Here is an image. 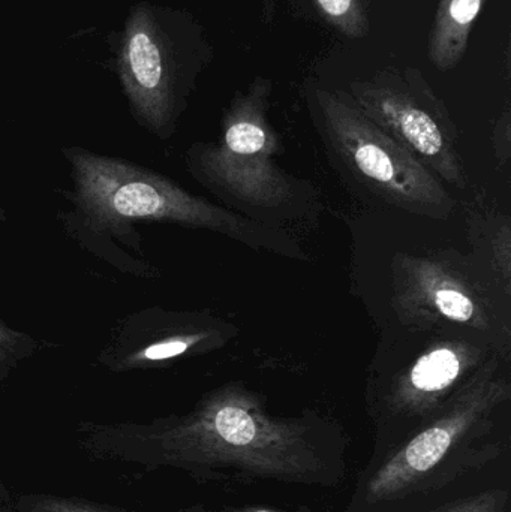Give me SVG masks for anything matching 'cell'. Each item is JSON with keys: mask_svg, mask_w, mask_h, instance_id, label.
Here are the masks:
<instances>
[{"mask_svg": "<svg viewBox=\"0 0 511 512\" xmlns=\"http://www.w3.org/2000/svg\"><path fill=\"white\" fill-rule=\"evenodd\" d=\"M87 456L174 469L198 484H284L336 489L348 477L347 433L317 412L276 415L263 394L230 382L204 394L191 411L149 423H83Z\"/></svg>", "mask_w": 511, "mask_h": 512, "instance_id": "cell-1", "label": "cell"}, {"mask_svg": "<svg viewBox=\"0 0 511 512\" xmlns=\"http://www.w3.org/2000/svg\"><path fill=\"white\" fill-rule=\"evenodd\" d=\"M486 370L443 412L357 475L342 512H423L511 477V381Z\"/></svg>", "mask_w": 511, "mask_h": 512, "instance_id": "cell-2", "label": "cell"}, {"mask_svg": "<svg viewBox=\"0 0 511 512\" xmlns=\"http://www.w3.org/2000/svg\"><path fill=\"white\" fill-rule=\"evenodd\" d=\"M71 167L69 212L60 215L66 234L81 248L117 270L152 279L158 270L146 259L138 224H173L206 230L242 243L254 251L308 261L296 239L275 225L218 206L155 171L126 159L66 147Z\"/></svg>", "mask_w": 511, "mask_h": 512, "instance_id": "cell-3", "label": "cell"}, {"mask_svg": "<svg viewBox=\"0 0 511 512\" xmlns=\"http://www.w3.org/2000/svg\"><path fill=\"white\" fill-rule=\"evenodd\" d=\"M209 59L203 27L189 12L135 3L116 42V74L135 122L170 138Z\"/></svg>", "mask_w": 511, "mask_h": 512, "instance_id": "cell-4", "label": "cell"}, {"mask_svg": "<svg viewBox=\"0 0 511 512\" xmlns=\"http://www.w3.org/2000/svg\"><path fill=\"white\" fill-rule=\"evenodd\" d=\"M269 78L255 77L225 111L215 143H197L186 153L189 173L222 200L264 215L297 213L306 183L285 173L276 156L281 140L269 122Z\"/></svg>", "mask_w": 511, "mask_h": 512, "instance_id": "cell-5", "label": "cell"}, {"mask_svg": "<svg viewBox=\"0 0 511 512\" xmlns=\"http://www.w3.org/2000/svg\"><path fill=\"white\" fill-rule=\"evenodd\" d=\"M392 307L414 331L465 334L489 343L504 361L511 352L510 303L471 261L453 249L396 254Z\"/></svg>", "mask_w": 511, "mask_h": 512, "instance_id": "cell-6", "label": "cell"}, {"mask_svg": "<svg viewBox=\"0 0 511 512\" xmlns=\"http://www.w3.org/2000/svg\"><path fill=\"white\" fill-rule=\"evenodd\" d=\"M500 361L503 358L483 340L438 333L416 357L378 376L366 391V409L374 427L369 459L383 456L437 417Z\"/></svg>", "mask_w": 511, "mask_h": 512, "instance_id": "cell-7", "label": "cell"}, {"mask_svg": "<svg viewBox=\"0 0 511 512\" xmlns=\"http://www.w3.org/2000/svg\"><path fill=\"white\" fill-rule=\"evenodd\" d=\"M311 105L330 149L372 194L411 215L435 221L453 215L456 201L443 183L371 122L348 93L314 89Z\"/></svg>", "mask_w": 511, "mask_h": 512, "instance_id": "cell-8", "label": "cell"}, {"mask_svg": "<svg viewBox=\"0 0 511 512\" xmlns=\"http://www.w3.org/2000/svg\"><path fill=\"white\" fill-rule=\"evenodd\" d=\"M353 104L401 144L440 182L465 189L468 174L458 147V129L443 99L422 71L387 66L350 84Z\"/></svg>", "mask_w": 511, "mask_h": 512, "instance_id": "cell-9", "label": "cell"}, {"mask_svg": "<svg viewBox=\"0 0 511 512\" xmlns=\"http://www.w3.org/2000/svg\"><path fill=\"white\" fill-rule=\"evenodd\" d=\"M237 333L236 325L212 312L149 307L123 319L98 361L114 373L161 369L219 351Z\"/></svg>", "mask_w": 511, "mask_h": 512, "instance_id": "cell-10", "label": "cell"}, {"mask_svg": "<svg viewBox=\"0 0 511 512\" xmlns=\"http://www.w3.org/2000/svg\"><path fill=\"white\" fill-rule=\"evenodd\" d=\"M470 259L507 303L511 300V219L483 200L465 204Z\"/></svg>", "mask_w": 511, "mask_h": 512, "instance_id": "cell-11", "label": "cell"}, {"mask_svg": "<svg viewBox=\"0 0 511 512\" xmlns=\"http://www.w3.org/2000/svg\"><path fill=\"white\" fill-rule=\"evenodd\" d=\"M486 0H440L428 42V56L440 71L455 69L467 53L471 30Z\"/></svg>", "mask_w": 511, "mask_h": 512, "instance_id": "cell-12", "label": "cell"}, {"mask_svg": "<svg viewBox=\"0 0 511 512\" xmlns=\"http://www.w3.org/2000/svg\"><path fill=\"white\" fill-rule=\"evenodd\" d=\"M324 20L341 35L351 39L365 38L369 17L363 0H314Z\"/></svg>", "mask_w": 511, "mask_h": 512, "instance_id": "cell-13", "label": "cell"}, {"mask_svg": "<svg viewBox=\"0 0 511 512\" xmlns=\"http://www.w3.org/2000/svg\"><path fill=\"white\" fill-rule=\"evenodd\" d=\"M14 512H123L108 505L81 498L27 493L14 504Z\"/></svg>", "mask_w": 511, "mask_h": 512, "instance_id": "cell-14", "label": "cell"}, {"mask_svg": "<svg viewBox=\"0 0 511 512\" xmlns=\"http://www.w3.org/2000/svg\"><path fill=\"white\" fill-rule=\"evenodd\" d=\"M38 348V343L29 334L21 333L0 321V385L29 358Z\"/></svg>", "mask_w": 511, "mask_h": 512, "instance_id": "cell-15", "label": "cell"}, {"mask_svg": "<svg viewBox=\"0 0 511 512\" xmlns=\"http://www.w3.org/2000/svg\"><path fill=\"white\" fill-rule=\"evenodd\" d=\"M492 150L498 165L509 164L511 156V107L507 102L492 128Z\"/></svg>", "mask_w": 511, "mask_h": 512, "instance_id": "cell-16", "label": "cell"}, {"mask_svg": "<svg viewBox=\"0 0 511 512\" xmlns=\"http://www.w3.org/2000/svg\"><path fill=\"white\" fill-rule=\"evenodd\" d=\"M507 478H504V480H507ZM504 480L497 481V483L491 484V486L483 487V489L468 493V495L461 496V498L455 499V501L438 505V507H434L431 508V510L423 512H476L480 507H482L483 502L486 501L491 490L494 489L498 483H501V481Z\"/></svg>", "mask_w": 511, "mask_h": 512, "instance_id": "cell-17", "label": "cell"}, {"mask_svg": "<svg viewBox=\"0 0 511 512\" xmlns=\"http://www.w3.org/2000/svg\"><path fill=\"white\" fill-rule=\"evenodd\" d=\"M476 512H511V478L498 483Z\"/></svg>", "mask_w": 511, "mask_h": 512, "instance_id": "cell-18", "label": "cell"}, {"mask_svg": "<svg viewBox=\"0 0 511 512\" xmlns=\"http://www.w3.org/2000/svg\"><path fill=\"white\" fill-rule=\"evenodd\" d=\"M182 512H317L309 508H297V510H281V508L267 507V505H230V507L210 508L207 505L197 504L183 508Z\"/></svg>", "mask_w": 511, "mask_h": 512, "instance_id": "cell-19", "label": "cell"}, {"mask_svg": "<svg viewBox=\"0 0 511 512\" xmlns=\"http://www.w3.org/2000/svg\"><path fill=\"white\" fill-rule=\"evenodd\" d=\"M0 512H14V502L11 501V496L2 480H0Z\"/></svg>", "mask_w": 511, "mask_h": 512, "instance_id": "cell-20", "label": "cell"}, {"mask_svg": "<svg viewBox=\"0 0 511 512\" xmlns=\"http://www.w3.org/2000/svg\"><path fill=\"white\" fill-rule=\"evenodd\" d=\"M0 222H6V213L2 206H0Z\"/></svg>", "mask_w": 511, "mask_h": 512, "instance_id": "cell-21", "label": "cell"}]
</instances>
